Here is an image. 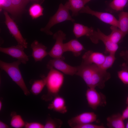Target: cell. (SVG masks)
<instances>
[{"instance_id": "37", "label": "cell", "mask_w": 128, "mask_h": 128, "mask_svg": "<svg viewBox=\"0 0 128 128\" xmlns=\"http://www.w3.org/2000/svg\"><path fill=\"white\" fill-rule=\"evenodd\" d=\"M29 2L31 1L34 3H37L41 4L45 0H27Z\"/></svg>"}, {"instance_id": "7", "label": "cell", "mask_w": 128, "mask_h": 128, "mask_svg": "<svg viewBox=\"0 0 128 128\" xmlns=\"http://www.w3.org/2000/svg\"><path fill=\"white\" fill-rule=\"evenodd\" d=\"M89 38L92 42L95 44L98 43L99 40L101 41L105 46L104 53L105 54H115L118 49V44L112 41L108 35L105 34L99 29L97 31H95L93 34Z\"/></svg>"}, {"instance_id": "27", "label": "cell", "mask_w": 128, "mask_h": 128, "mask_svg": "<svg viewBox=\"0 0 128 128\" xmlns=\"http://www.w3.org/2000/svg\"><path fill=\"white\" fill-rule=\"evenodd\" d=\"M15 16L19 14L23 11L29 2L27 0H11Z\"/></svg>"}, {"instance_id": "1", "label": "cell", "mask_w": 128, "mask_h": 128, "mask_svg": "<svg viewBox=\"0 0 128 128\" xmlns=\"http://www.w3.org/2000/svg\"><path fill=\"white\" fill-rule=\"evenodd\" d=\"M50 69L47 76L46 77L47 93L41 97V99L46 101H52L59 95L64 81L63 74L54 68Z\"/></svg>"}, {"instance_id": "35", "label": "cell", "mask_w": 128, "mask_h": 128, "mask_svg": "<svg viewBox=\"0 0 128 128\" xmlns=\"http://www.w3.org/2000/svg\"><path fill=\"white\" fill-rule=\"evenodd\" d=\"M120 55L123 58L128 57V50L122 51L120 54Z\"/></svg>"}, {"instance_id": "11", "label": "cell", "mask_w": 128, "mask_h": 128, "mask_svg": "<svg viewBox=\"0 0 128 128\" xmlns=\"http://www.w3.org/2000/svg\"><path fill=\"white\" fill-rule=\"evenodd\" d=\"M24 48L18 45L9 47H0V51L18 59L23 64H25L29 60L28 56L24 51Z\"/></svg>"}, {"instance_id": "16", "label": "cell", "mask_w": 128, "mask_h": 128, "mask_svg": "<svg viewBox=\"0 0 128 128\" xmlns=\"http://www.w3.org/2000/svg\"><path fill=\"white\" fill-rule=\"evenodd\" d=\"M48 108L62 114H65L68 111L64 99L59 95L54 98L49 105Z\"/></svg>"}, {"instance_id": "8", "label": "cell", "mask_w": 128, "mask_h": 128, "mask_svg": "<svg viewBox=\"0 0 128 128\" xmlns=\"http://www.w3.org/2000/svg\"><path fill=\"white\" fill-rule=\"evenodd\" d=\"M3 14L5 18V23L10 32L17 41L18 45L27 48V43L23 37L16 23L10 17L8 12L4 10Z\"/></svg>"}, {"instance_id": "18", "label": "cell", "mask_w": 128, "mask_h": 128, "mask_svg": "<svg viewBox=\"0 0 128 128\" xmlns=\"http://www.w3.org/2000/svg\"><path fill=\"white\" fill-rule=\"evenodd\" d=\"M94 30L92 27H89L79 23H74L73 32L77 39L86 36L90 38L93 34Z\"/></svg>"}, {"instance_id": "43", "label": "cell", "mask_w": 128, "mask_h": 128, "mask_svg": "<svg viewBox=\"0 0 128 128\" xmlns=\"http://www.w3.org/2000/svg\"></svg>"}, {"instance_id": "33", "label": "cell", "mask_w": 128, "mask_h": 128, "mask_svg": "<svg viewBox=\"0 0 128 128\" xmlns=\"http://www.w3.org/2000/svg\"><path fill=\"white\" fill-rule=\"evenodd\" d=\"M105 127L102 125L93 124L91 123H87L78 125L75 128H105Z\"/></svg>"}, {"instance_id": "6", "label": "cell", "mask_w": 128, "mask_h": 128, "mask_svg": "<svg viewBox=\"0 0 128 128\" xmlns=\"http://www.w3.org/2000/svg\"><path fill=\"white\" fill-rule=\"evenodd\" d=\"M111 77L110 73L94 64L91 88H95L97 87L101 89H103L105 87V82Z\"/></svg>"}, {"instance_id": "32", "label": "cell", "mask_w": 128, "mask_h": 128, "mask_svg": "<svg viewBox=\"0 0 128 128\" xmlns=\"http://www.w3.org/2000/svg\"><path fill=\"white\" fill-rule=\"evenodd\" d=\"M25 128H44V125L39 122H25L24 127Z\"/></svg>"}, {"instance_id": "2", "label": "cell", "mask_w": 128, "mask_h": 128, "mask_svg": "<svg viewBox=\"0 0 128 128\" xmlns=\"http://www.w3.org/2000/svg\"><path fill=\"white\" fill-rule=\"evenodd\" d=\"M21 63L18 60L11 63L0 61V69L5 71L14 81L22 90L24 94L27 96L30 92L24 80L19 66Z\"/></svg>"}, {"instance_id": "30", "label": "cell", "mask_w": 128, "mask_h": 128, "mask_svg": "<svg viewBox=\"0 0 128 128\" xmlns=\"http://www.w3.org/2000/svg\"><path fill=\"white\" fill-rule=\"evenodd\" d=\"M62 124V121L59 119L48 117L44 125V128H59Z\"/></svg>"}, {"instance_id": "21", "label": "cell", "mask_w": 128, "mask_h": 128, "mask_svg": "<svg viewBox=\"0 0 128 128\" xmlns=\"http://www.w3.org/2000/svg\"><path fill=\"white\" fill-rule=\"evenodd\" d=\"M69 9L72 12V16L78 15L86 4L84 0H69Z\"/></svg>"}, {"instance_id": "12", "label": "cell", "mask_w": 128, "mask_h": 128, "mask_svg": "<svg viewBox=\"0 0 128 128\" xmlns=\"http://www.w3.org/2000/svg\"><path fill=\"white\" fill-rule=\"evenodd\" d=\"M97 117L94 112H84L68 120V123L71 128H75L80 124L95 122L96 121Z\"/></svg>"}, {"instance_id": "13", "label": "cell", "mask_w": 128, "mask_h": 128, "mask_svg": "<svg viewBox=\"0 0 128 128\" xmlns=\"http://www.w3.org/2000/svg\"><path fill=\"white\" fill-rule=\"evenodd\" d=\"M93 65L86 64L82 61L81 64L77 66V71L75 74L81 77L89 88L91 87Z\"/></svg>"}, {"instance_id": "42", "label": "cell", "mask_w": 128, "mask_h": 128, "mask_svg": "<svg viewBox=\"0 0 128 128\" xmlns=\"http://www.w3.org/2000/svg\"><path fill=\"white\" fill-rule=\"evenodd\" d=\"M126 128H128V121L126 125H125V127Z\"/></svg>"}, {"instance_id": "29", "label": "cell", "mask_w": 128, "mask_h": 128, "mask_svg": "<svg viewBox=\"0 0 128 128\" xmlns=\"http://www.w3.org/2000/svg\"><path fill=\"white\" fill-rule=\"evenodd\" d=\"M115 54L110 53L106 56L105 60L103 64L98 66L101 69L105 70H107L111 68L116 59Z\"/></svg>"}, {"instance_id": "34", "label": "cell", "mask_w": 128, "mask_h": 128, "mask_svg": "<svg viewBox=\"0 0 128 128\" xmlns=\"http://www.w3.org/2000/svg\"><path fill=\"white\" fill-rule=\"evenodd\" d=\"M123 119L124 120L128 119V105L123 111L121 114Z\"/></svg>"}, {"instance_id": "36", "label": "cell", "mask_w": 128, "mask_h": 128, "mask_svg": "<svg viewBox=\"0 0 128 128\" xmlns=\"http://www.w3.org/2000/svg\"><path fill=\"white\" fill-rule=\"evenodd\" d=\"M10 128V127L5 123L1 121H0V128Z\"/></svg>"}, {"instance_id": "20", "label": "cell", "mask_w": 128, "mask_h": 128, "mask_svg": "<svg viewBox=\"0 0 128 128\" xmlns=\"http://www.w3.org/2000/svg\"><path fill=\"white\" fill-rule=\"evenodd\" d=\"M118 16V27L125 36L128 33V13L122 11Z\"/></svg>"}, {"instance_id": "17", "label": "cell", "mask_w": 128, "mask_h": 128, "mask_svg": "<svg viewBox=\"0 0 128 128\" xmlns=\"http://www.w3.org/2000/svg\"><path fill=\"white\" fill-rule=\"evenodd\" d=\"M64 52L71 51L76 57L79 56L82 51L85 50L83 45L77 39H72L68 42L64 43Z\"/></svg>"}, {"instance_id": "19", "label": "cell", "mask_w": 128, "mask_h": 128, "mask_svg": "<svg viewBox=\"0 0 128 128\" xmlns=\"http://www.w3.org/2000/svg\"><path fill=\"white\" fill-rule=\"evenodd\" d=\"M107 125L110 128H125V127L121 114L118 113L107 117Z\"/></svg>"}, {"instance_id": "15", "label": "cell", "mask_w": 128, "mask_h": 128, "mask_svg": "<svg viewBox=\"0 0 128 128\" xmlns=\"http://www.w3.org/2000/svg\"><path fill=\"white\" fill-rule=\"evenodd\" d=\"M32 50V56L35 62L41 61L43 59L48 55L46 51L47 47L36 40L34 41L31 45Z\"/></svg>"}, {"instance_id": "38", "label": "cell", "mask_w": 128, "mask_h": 128, "mask_svg": "<svg viewBox=\"0 0 128 128\" xmlns=\"http://www.w3.org/2000/svg\"><path fill=\"white\" fill-rule=\"evenodd\" d=\"M2 103L1 100H0V111H1L2 110Z\"/></svg>"}, {"instance_id": "39", "label": "cell", "mask_w": 128, "mask_h": 128, "mask_svg": "<svg viewBox=\"0 0 128 128\" xmlns=\"http://www.w3.org/2000/svg\"><path fill=\"white\" fill-rule=\"evenodd\" d=\"M123 58L126 61V63L128 64V57H124Z\"/></svg>"}, {"instance_id": "23", "label": "cell", "mask_w": 128, "mask_h": 128, "mask_svg": "<svg viewBox=\"0 0 128 128\" xmlns=\"http://www.w3.org/2000/svg\"><path fill=\"white\" fill-rule=\"evenodd\" d=\"M110 34L108 35L109 39L112 42L118 44L125 36L117 26L112 25L110 27Z\"/></svg>"}, {"instance_id": "22", "label": "cell", "mask_w": 128, "mask_h": 128, "mask_svg": "<svg viewBox=\"0 0 128 128\" xmlns=\"http://www.w3.org/2000/svg\"><path fill=\"white\" fill-rule=\"evenodd\" d=\"M41 79L35 80L32 83L30 91L34 95L40 93L46 85V77L41 76Z\"/></svg>"}, {"instance_id": "14", "label": "cell", "mask_w": 128, "mask_h": 128, "mask_svg": "<svg viewBox=\"0 0 128 128\" xmlns=\"http://www.w3.org/2000/svg\"><path fill=\"white\" fill-rule=\"evenodd\" d=\"M105 56L102 53L89 50L85 52L82 56V61L86 64H94L99 66L104 62Z\"/></svg>"}, {"instance_id": "40", "label": "cell", "mask_w": 128, "mask_h": 128, "mask_svg": "<svg viewBox=\"0 0 128 128\" xmlns=\"http://www.w3.org/2000/svg\"><path fill=\"white\" fill-rule=\"evenodd\" d=\"M85 1V3L86 4L87 3H88L89 1H90L91 0H84Z\"/></svg>"}, {"instance_id": "25", "label": "cell", "mask_w": 128, "mask_h": 128, "mask_svg": "<svg viewBox=\"0 0 128 128\" xmlns=\"http://www.w3.org/2000/svg\"><path fill=\"white\" fill-rule=\"evenodd\" d=\"M11 119L10 122L11 126L15 128H22L24 127L25 122L21 116L17 114L16 112H12L11 114Z\"/></svg>"}, {"instance_id": "28", "label": "cell", "mask_w": 128, "mask_h": 128, "mask_svg": "<svg viewBox=\"0 0 128 128\" xmlns=\"http://www.w3.org/2000/svg\"><path fill=\"white\" fill-rule=\"evenodd\" d=\"M128 0H113L109 5L110 9L116 12L122 11L127 5Z\"/></svg>"}, {"instance_id": "5", "label": "cell", "mask_w": 128, "mask_h": 128, "mask_svg": "<svg viewBox=\"0 0 128 128\" xmlns=\"http://www.w3.org/2000/svg\"><path fill=\"white\" fill-rule=\"evenodd\" d=\"M66 34L59 30L53 35V38L55 40L54 46L48 52V55L53 59H61L63 60L65 58L63 55L64 52V49L63 41L66 39Z\"/></svg>"}, {"instance_id": "41", "label": "cell", "mask_w": 128, "mask_h": 128, "mask_svg": "<svg viewBox=\"0 0 128 128\" xmlns=\"http://www.w3.org/2000/svg\"><path fill=\"white\" fill-rule=\"evenodd\" d=\"M126 104L127 105H128V96L126 100Z\"/></svg>"}, {"instance_id": "10", "label": "cell", "mask_w": 128, "mask_h": 128, "mask_svg": "<svg viewBox=\"0 0 128 128\" xmlns=\"http://www.w3.org/2000/svg\"><path fill=\"white\" fill-rule=\"evenodd\" d=\"M79 13H85L94 16L105 23L118 27V20L110 13L94 11L88 6H84Z\"/></svg>"}, {"instance_id": "9", "label": "cell", "mask_w": 128, "mask_h": 128, "mask_svg": "<svg viewBox=\"0 0 128 128\" xmlns=\"http://www.w3.org/2000/svg\"><path fill=\"white\" fill-rule=\"evenodd\" d=\"M47 68L50 69L54 68L64 74L70 76L75 74L77 67H73L68 64L61 59H54L50 60L47 64Z\"/></svg>"}, {"instance_id": "26", "label": "cell", "mask_w": 128, "mask_h": 128, "mask_svg": "<svg viewBox=\"0 0 128 128\" xmlns=\"http://www.w3.org/2000/svg\"><path fill=\"white\" fill-rule=\"evenodd\" d=\"M120 67L121 70L117 72L118 76L125 85L128 86V64L124 63Z\"/></svg>"}, {"instance_id": "31", "label": "cell", "mask_w": 128, "mask_h": 128, "mask_svg": "<svg viewBox=\"0 0 128 128\" xmlns=\"http://www.w3.org/2000/svg\"><path fill=\"white\" fill-rule=\"evenodd\" d=\"M0 9L1 11L3 9L15 16V14L11 0H0Z\"/></svg>"}, {"instance_id": "4", "label": "cell", "mask_w": 128, "mask_h": 128, "mask_svg": "<svg viewBox=\"0 0 128 128\" xmlns=\"http://www.w3.org/2000/svg\"><path fill=\"white\" fill-rule=\"evenodd\" d=\"M85 95L89 106L94 110H96L99 106H104L106 104L105 96L97 92L95 88L89 87Z\"/></svg>"}, {"instance_id": "3", "label": "cell", "mask_w": 128, "mask_h": 128, "mask_svg": "<svg viewBox=\"0 0 128 128\" xmlns=\"http://www.w3.org/2000/svg\"><path fill=\"white\" fill-rule=\"evenodd\" d=\"M69 10L68 1L66 2L64 5L61 3L56 12L50 17L45 27L41 28L40 31L47 35H51L53 34V33L50 29L55 25L67 20L74 22L75 19L72 18L70 14Z\"/></svg>"}, {"instance_id": "24", "label": "cell", "mask_w": 128, "mask_h": 128, "mask_svg": "<svg viewBox=\"0 0 128 128\" xmlns=\"http://www.w3.org/2000/svg\"><path fill=\"white\" fill-rule=\"evenodd\" d=\"M43 10L44 8L41 4L34 3L30 7L28 11L30 15L33 19L43 16Z\"/></svg>"}]
</instances>
